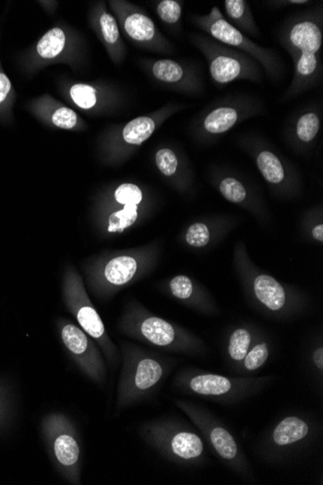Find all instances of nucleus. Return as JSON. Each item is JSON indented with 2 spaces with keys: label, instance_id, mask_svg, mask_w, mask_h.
<instances>
[{
  "label": "nucleus",
  "instance_id": "5",
  "mask_svg": "<svg viewBox=\"0 0 323 485\" xmlns=\"http://www.w3.org/2000/svg\"><path fill=\"white\" fill-rule=\"evenodd\" d=\"M178 404L179 408L182 409L191 420L200 428L202 434L211 442L212 448L222 459L238 472H245L247 470L246 460L238 448L237 440L232 433L220 423L209 418L206 414L202 413L200 409L183 402H178Z\"/></svg>",
  "mask_w": 323,
  "mask_h": 485
},
{
  "label": "nucleus",
  "instance_id": "35",
  "mask_svg": "<svg viewBox=\"0 0 323 485\" xmlns=\"http://www.w3.org/2000/svg\"><path fill=\"white\" fill-rule=\"evenodd\" d=\"M12 91L10 80L3 72L0 71V105L5 103Z\"/></svg>",
  "mask_w": 323,
  "mask_h": 485
},
{
  "label": "nucleus",
  "instance_id": "16",
  "mask_svg": "<svg viewBox=\"0 0 323 485\" xmlns=\"http://www.w3.org/2000/svg\"><path fill=\"white\" fill-rule=\"evenodd\" d=\"M224 7L228 23L243 34L259 36V28L254 22L250 4L244 0H226Z\"/></svg>",
  "mask_w": 323,
  "mask_h": 485
},
{
  "label": "nucleus",
  "instance_id": "37",
  "mask_svg": "<svg viewBox=\"0 0 323 485\" xmlns=\"http://www.w3.org/2000/svg\"><path fill=\"white\" fill-rule=\"evenodd\" d=\"M313 236L315 240L318 241H323V225L320 224L318 226L315 227L313 229Z\"/></svg>",
  "mask_w": 323,
  "mask_h": 485
},
{
  "label": "nucleus",
  "instance_id": "8",
  "mask_svg": "<svg viewBox=\"0 0 323 485\" xmlns=\"http://www.w3.org/2000/svg\"><path fill=\"white\" fill-rule=\"evenodd\" d=\"M110 3L120 27L130 39L146 48L155 49H164L169 45L158 32L154 22L140 9L128 2L112 1Z\"/></svg>",
  "mask_w": 323,
  "mask_h": 485
},
{
  "label": "nucleus",
  "instance_id": "9",
  "mask_svg": "<svg viewBox=\"0 0 323 485\" xmlns=\"http://www.w3.org/2000/svg\"><path fill=\"white\" fill-rule=\"evenodd\" d=\"M254 383L247 379H230L217 374L202 373L192 376L184 384L187 385L193 394L213 398H230L247 394L250 387H254Z\"/></svg>",
  "mask_w": 323,
  "mask_h": 485
},
{
  "label": "nucleus",
  "instance_id": "26",
  "mask_svg": "<svg viewBox=\"0 0 323 485\" xmlns=\"http://www.w3.org/2000/svg\"><path fill=\"white\" fill-rule=\"evenodd\" d=\"M70 97L77 107L84 110H91L97 104V91L88 84H77L71 87Z\"/></svg>",
  "mask_w": 323,
  "mask_h": 485
},
{
  "label": "nucleus",
  "instance_id": "3",
  "mask_svg": "<svg viewBox=\"0 0 323 485\" xmlns=\"http://www.w3.org/2000/svg\"><path fill=\"white\" fill-rule=\"evenodd\" d=\"M193 23L219 43L238 49L256 59L268 77L272 79L279 77L280 65L275 52L259 46L247 35L240 32L224 18L218 7L214 6L208 15L194 16Z\"/></svg>",
  "mask_w": 323,
  "mask_h": 485
},
{
  "label": "nucleus",
  "instance_id": "28",
  "mask_svg": "<svg viewBox=\"0 0 323 485\" xmlns=\"http://www.w3.org/2000/svg\"><path fill=\"white\" fill-rule=\"evenodd\" d=\"M220 192L226 200L230 203H240L247 197V191L241 182L232 177H228L221 182Z\"/></svg>",
  "mask_w": 323,
  "mask_h": 485
},
{
  "label": "nucleus",
  "instance_id": "32",
  "mask_svg": "<svg viewBox=\"0 0 323 485\" xmlns=\"http://www.w3.org/2000/svg\"><path fill=\"white\" fill-rule=\"evenodd\" d=\"M268 357H270V350H268L267 344L265 343L258 344L248 352L247 356L243 359L245 368L248 371L258 370L266 363Z\"/></svg>",
  "mask_w": 323,
  "mask_h": 485
},
{
  "label": "nucleus",
  "instance_id": "33",
  "mask_svg": "<svg viewBox=\"0 0 323 485\" xmlns=\"http://www.w3.org/2000/svg\"><path fill=\"white\" fill-rule=\"evenodd\" d=\"M209 240H211V235H209V229L206 225L195 223L188 229L186 240L191 246L204 247L209 242Z\"/></svg>",
  "mask_w": 323,
  "mask_h": 485
},
{
  "label": "nucleus",
  "instance_id": "2",
  "mask_svg": "<svg viewBox=\"0 0 323 485\" xmlns=\"http://www.w3.org/2000/svg\"><path fill=\"white\" fill-rule=\"evenodd\" d=\"M193 43L204 54L216 84L224 86L235 80H261V66L248 54L200 35H195Z\"/></svg>",
  "mask_w": 323,
  "mask_h": 485
},
{
  "label": "nucleus",
  "instance_id": "29",
  "mask_svg": "<svg viewBox=\"0 0 323 485\" xmlns=\"http://www.w3.org/2000/svg\"><path fill=\"white\" fill-rule=\"evenodd\" d=\"M115 198L120 205H140L143 201V192L136 184L124 183L117 187Z\"/></svg>",
  "mask_w": 323,
  "mask_h": 485
},
{
  "label": "nucleus",
  "instance_id": "17",
  "mask_svg": "<svg viewBox=\"0 0 323 485\" xmlns=\"http://www.w3.org/2000/svg\"><path fill=\"white\" fill-rule=\"evenodd\" d=\"M310 431L308 423L298 416H287L280 420L273 431V442L278 447H287L305 439Z\"/></svg>",
  "mask_w": 323,
  "mask_h": 485
},
{
  "label": "nucleus",
  "instance_id": "24",
  "mask_svg": "<svg viewBox=\"0 0 323 485\" xmlns=\"http://www.w3.org/2000/svg\"><path fill=\"white\" fill-rule=\"evenodd\" d=\"M320 127V115L315 112L303 113L296 123V135L304 143H311Z\"/></svg>",
  "mask_w": 323,
  "mask_h": 485
},
{
  "label": "nucleus",
  "instance_id": "27",
  "mask_svg": "<svg viewBox=\"0 0 323 485\" xmlns=\"http://www.w3.org/2000/svg\"><path fill=\"white\" fill-rule=\"evenodd\" d=\"M182 2L176 0H163L157 6V14L167 25H176L182 15Z\"/></svg>",
  "mask_w": 323,
  "mask_h": 485
},
{
  "label": "nucleus",
  "instance_id": "12",
  "mask_svg": "<svg viewBox=\"0 0 323 485\" xmlns=\"http://www.w3.org/2000/svg\"><path fill=\"white\" fill-rule=\"evenodd\" d=\"M141 337L158 347H171L178 339V331L169 322L155 316L145 317L139 322Z\"/></svg>",
  "mask_w": 323,
  "mask_h": 485
},
{
  "label": "nucleus",
  "instance_id": "19",
  "mask_svg": "<svg viewBox=\"0 0 323 485\" xmlns=\"http://www.w3.org/2000/svg\"><path fill=\"white\" fill-rule=\"evenodd\" d=\"M156 122L150 117H140L134 118L125 125L122 130V139L129 146H138L145 143L154 133L156 129Z\"/></svg>",
  "mask_w": 323,
  "mask_h": 485
},
{
  "label": "nucleus",
  "instance_id": "14",
  "mask_svg": "<svg viewBox=\"0 0 323 485\" xmlns=\"http://www.w3.org/2000/svg\"><path fill=\"white\" fill-rule=\"evenodd\" d=\"M98 27L100 30L101 39L105 44L110 58L115 63H119L123 58L125 47L120 36L119 23L115 16L101 7L98 14Z\"/></svg>",
  "mask_w": 323,
  "mask_h": 485
},
{
  "label": "nucleus",
  "instance_id": "23",
  "mask_svg": "<svg viewBox=\"0 0 323 485\" xmlns=\"http://www.w3.org/2000/svg\"><path fill=\"white\" fill-rule=\"evenodd\" d=\"M139 205H124L123 208L113 212L108 217V233H123L133 226L138 219Z\"/></svg>",
  "mask_w": 323,
  "mask_h": 485
},
{
  "label": "nucleus",
  "instance_id": "4",
  "mask_svg": "<svg viewBox=\"0 0 323 485\" xmlns=\"http://www.w3.org/2000/svg\"><path fill=\"white\" fill-rule=\"evenodd\" d=\"M63 295L66 305L74 315L81 328L99 343L108 357L115 354L112 343L106 333L105 326L98 312L89 300L80 274L72 267H67L63 279Z\"/></svg>",
  "mask_w": 323,
  "mask_h": 485
},
{
  "label": "nucleus",
  "instance_id": "36",
  "mask_svg": "<svg viewBox=\"0 0 323 485\" xmlns=\"http://www.w3.org/2000/svg\"><path fill=\"white\" fill-rule=\"evenodd\" d=\"M313 363H315V368L320 369V371L323 370V348H318L313 352Z\"/></svg>",
  "mask_w": 323,
  "mask_h": 485
},
{
  "label": "nucleus",
  "instance_id": "34",
  "mask_svg": "<svg viewBox=\"0 0 323 485\" xmlns=\"http://www.w3.org/2000/svg\"><path fill=\"white\" fill-rule=\"evenodd\" d=\"M169 288L174 297L179 300H187L194 292V285L186 275L176 276L169 283Z\"/></svg>",
  "mask_w": 323,
  "mask_h": 485
},
{
  "label": "nucleus",
  "instance_id": "11",
  "mask_svg": "<svg viewBox=\"0 0 323 485\" xmlns=\"http://www.w3.org/2000/svg\"><path fill=\"white\" fill-rule=\"evenodd\" d=\"M139 271V262L135 258L122 255L112 258L103 267L99 273L98 282L107 284L110 287H121L133 280Z\"/></svg>",
  "mask_w": 323,
  "mask_h": 485
},
{
  "label": "nucleus",
  "instance_id": "25",
  "mask_svg": "<svg viewBox=\"0 0 323 485\" xmlns=\"http://www.w3.org/2000/svg\"><path fill=\"white\" fill-rule=\"evenodd\" d=\"M251 335L244 328H238L230 336L228 354L235 361H242L249 352Z\"/></svg>",
  "mask_w": 323,
  "mask_h": 485
},
{
  "label": "nucleus",
  "instance_id": "13",
  "mask_svg": "<svg viewBox=\"0 0 323 485\" xmlns=\"http://www.w3.org/2000/svg\"><path fill=\"white\" fill-rule=\"evenodd\" d=\"M166 447L174 458L190 461L199 459L204 454V442L194 432L180 430L169 435Z\"/></svg>",
  "mask_w": 323,
  "mask_h": 485
},
{
  "label": "nucleus",
  "instance_id": "31",
  "mask_svg": "<svg viewBox=\"0 0 323 485\" xmlns=\"http://www.w3.org/2000/svg\"><path fill=\"white\" fill-rule=\"evenodd\" d=\"M158 169L164 176L171 177L176 174L178 168V159L176 153L169 148H163L155 156Z\"/></svg>",
  "mask_w": 323,
  "mask_h": 485
},
{
  "label": "nucleus",
  "instance_id": "18",
  "mask_svg": "<svg viewBox=\"0 0 323 485\" xmlns=\"http://www.w3.org/2000/svg\"><path fill=\"white\" fill-rule=\"evenodd\" d=\"M242 109L225 105L212 110L204 120V128L211 134H222L235 127L241 118Z\"/></svg>",
  "mask_w": 323,
  "mask_h": 485
},
{
  "label": "nucleus",
  "instance_id": "1",
  "mask_svg": "<svg viewBox=\"0 0 323 485\" xmlns=\"http://www.w3.org/2000/svg\"><path fill=\"white\" fill-rule=\"evenodd\" d=\"M280 42L294 63V77L286 97L296 96L317 86L322 78V13L318 11L296 16L280 32Z\"/></svg>",
  "mask_w": 323,
  "mask_h": 485
},
{
  "label": "nucleus",
  "instance_id": "30",
  "mask_svg": "<svg viewBox=\"0 0 323 485\" xmlns=\"http://www.w3.org/2000/svg\"><path fill=\"white\" fill-rule=\"evenodd\" d=\"M77 113L72 109L64 107L56 108L51 115V120L54 126L58 128L70 130L74 129L77 124Z\"/></svg>",
  "mask_w": 323,
  "mask_h": 485
},
{
  "label": "nucleus",
  "instance_id": "7",
  "mask_svg": "<svg viewBox=\"0 0 323 485\" xmlns=\"http://www.w3.org/2000/svg\"><path fill=\"white\" fill-rule=\"evenodd\" d=\"M61 339L80 368L92 380L102 384L106 379L105 364L94 343L82 328L68 322H60Z\"/></svg>",
  "mask_w": 323,
  "mask_h": 485
},
{
  "label": "nucleus",
  "instance_id": "15",
  "mask_svg": "<svg viewBox=\"0 0 323 485\" xmlns=\"http://www.w3.org/2000/svg\"><path fill=\"white\" fill-rule=\"evenodd\" d=\"M254 291L256 299L272 311H279L286 304L284 288L270 275H259L254 279Z\"/></svg>",
  "mask_w": 323,
  "mask_h": 485
},
{
  "label": "nucleus",
  "instance_id": "21",
  "mask_svg": "<svg viewBox=\"0 0 323 485\" xmlns=\"http://www.w3.org/2000/svg\"><path fill=\"white\" fill-rule=\"evenodd\" d=\"M65 45L66 35L62 28L53 27L39 40L36 52L41 58L53 59L62 53Z\"/></svg>",
  "mask_w": 323,
  "mask_h": 485
},
{
  "label": "nucleus",
  "instance_id": "22",
  "mask_svg": "<svg viewBox=\"0 0 323 485\" xmlns=\"http://www.w3.org/2000/svg\"><path fill=\"white\" fill-rule=\"evenodd\" d=\"M256 164L264 179L270 183L278 184L284 181V167L274 153L268 150L261 151L256 158Z\"/></svg>",
  "mask_w": 323,
  "mask_h": 485
},
{
  "label": "nucleus",
  "instance_id": "6",
  "mask_svg": "<svg viewBox=\"0 0 323 485\" xmlns=\"http://www.w3.org/2000/svg\"><path fill=\"white\" fill-rule=\"evenodd\" d=\"M164 376V368L157 359L141 357L123 368L119 389V406L129 405L153 389Z\"/></svg>",
  "mask_w": 323,
  "mask_h": 485
},
{
  "label": "nucleus",
  "instance_id": "20",
  "mask_svg": "<svg viewBox=\"0 0 323 485\" xmlns=\"http://www.w3.org/2000/svg\"><path fill=\"white\" fill-rule=\"evenodd\" d=\"M54 455L63 467L74 468L79 462L80 447L74 437L66 432L56 435L53 442Z\"/></svg>",
  "mask_w": 323,
  "mask_h": 485
},
{
  "label": "nucleus",
  "instance_id": "10",
  "mask_svg": "<svg viewBox=\"0 0 323 485\" xmlns=\"http://www.w3.org/2000/svg\"><path fill=\"white\" fill-rule=\"evenodd\" d=\"M151 71L155 79L164 84L180 87L184 91L192 92L194 94L202 91V82L197 73L171 59H160L155 61Z\"/></svg>",
  "mask_w": 323,
  "mask_h": 485
}]
</instances>
